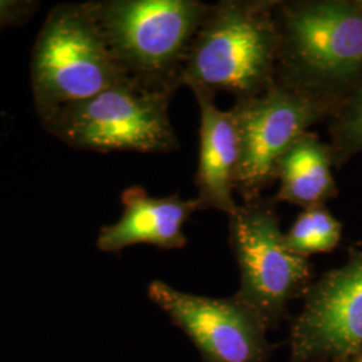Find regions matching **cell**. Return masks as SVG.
<instances>
[{
	"label": "cell",
	"instance_id": "3957f363",
	"mask_svg": "<svg viewBox=\"0 0 362 362\" xmlns=\"http://www.w3.org/2000/svg\"><path fill=\"white\" fill-rule=\"evenodd\" d=\"M121 73L149 88L176 93L209 4L200 0L89 1Z\"/></svg>",
	"mask_w": 362,
	"mask_h": 362
},
{
	"label": "cell",
	"instance_id": "4fadbf2b",
	"mask_svg": "<svg viewBox=\"0 0 362 362\" xmlns=\"http://www.w3.org/2000/svg\"><path fill=\"white\" fill-rule=\"evenodd\" d=\"M342 236V226L325 206L306 208L285 233L287 250L300 258L326 254L336 248Z\"/></svg>",
	"mask_w": 362,
	"mask_h": 362
},
{
	"label": "cell",
	"instance_id": "9c48e42d",
	"mask_svg": "<svg viewBox=\"0 0 362 362\" xmlns=\"http://www.w3.org/2000/svg\"><path fill=\"white\" fill-rule=\"evenodd\" d=\"M148 298L188 337L203 362H270L275 346L258 314L233 296L212 298L155 279Z\"/></svg>",
	"mask_w": 362,
	"mask_h": 362
},
{
	"label": "cell",
	"instance_id": "7a4b0ae2",
	"mask_svg": "<svg viewBox=\"0 0 362 362\" xmlns=\"http://www.w3.org/2000/svg\"><path fill=\"white\" fill-rule=\"evenodd\" d=\"M276 0H221L209 6L181 74V86L236 101L258 97L275 83L279 52Z\"/></svg>",
	"mask_w": 362,
	"mask_h": 362
},
{
	"label": "cell",
	"instance_id": "5b68a950",
	"mask_svg": "<svg viewBox=\"0 0 362 362\" xmlns=\"http://www.w3.org/2000/svg\"><path fill=\"white\" fill-rule=\"evenodd\" d=\"M30 79L40 121L127 79L106 46L89 1L58 4L47 13L31 52Z\"/></svg>",
	"mask_w": 362,
	"mask_h": 362
},
{
	"label": "cell",
	"instance_id": "6da1fadb",
	"mask_svg": "<svg viewBox=\"0 0 362 362\" xmlns=\"http://www.w3.org/2000/svg\"><path fill=\"white\" fill-rule=\"evenodd\" d=\"M275 83L336 109L362 79V10L354 0H276Z\"/></svg>",
	"mask_w": 362,
	"mask_h": 362
},
{
	"label": "cell",
	"instance_id": "7c38bea8",
	"mask_svg": "<svg viewBox=\"0 0 362 362\" xmlns=\"http://www.w3.org/2000/svg\"><path fill=\"white\" fill-rule=\"evenodd\" d=\"M333 167L329 144L310 130L303 133L276 164L275 180L279 181V189L272 202H286L303 209L325 206L337 194Z\"/></svg>",
	"mask_w": 362,
	"mask_h": 362
},
{
	"label": "cell",
	"instance_id": "e0dca14e",
	"mask_svg": "<svg viewBox=\"0 0 362 362\" xmlns=\"http://www.w3.org/2000/svg\"><path fill=\"white\" fill-rule=\"evenodd\" d=\"M356 362H362V358H360V360H358V361H356Z\"/></svg>",
	"mask_w": 362,
	"mask_h": 362
},
{
	"label": "cell",
	"instance_id": "8fae6325",
	"mask_svg": "<svg viewBox=\"0 0 362 362\" xmlns=\"http://www.w3.org/2000/svg\"><path fill=\"white\" fill-rule=\"evenodd\" d=\"M194 93L200 112L199 164L194 175L197 200L203 209H216L227 216L238 208L233 199L239 167V137L228 110L215 104V94L199 88Z\"/></svg>",
	"mask_w": 362,
	"mask_h": 362
},
{
	"label": "cell",
	"instance_id": "8992f818",
	"mask_svg": "<svg viewBox=\"0 0 362 362\" xmlns=\"http://www.w3.org/2000/svg\"><path fill=\"white\" fill-rule=\"evenodd\" d=\"M230 247L240 284L233 294L258 314L267 330H276L288 305L313 284L310 260L290 252L272 200L259 197L239 204L228 216Z\"/></svg>",
	"mask_w": 362,
	"mask_h": 362
},
{
	"label": "cell",
	"instance_id": "5bb4252c",
	"mask_svg": "<svg viewBox=\"0 0 362 362\" xmlns=\"http://www.w3.org/2000/svg\"><path fill=\"white\" fill-rule=\"evenodd\" d=\"M329 133L334 167L362 152V79L330 115Z\"/></svg>",
	"mask_w": 362,
	"mask_h": 362
},
{
	"label": "cell",
	"instance_id": "52a82bcc",
	"mask_svg": "<svg viewBox=\"0 0 362 362\" xmlns=\"http://www.w3.org/2000/svg\"><path fill=\"white\" fill-rule=\"evenodd\" d=\"M288 362L362 358V243L348 260L313 282L290 321Z\"/></svg>",
	"mask_w": 362,
	"mask_h": 362
},
{
	"label": "cell",
	"instance_id": "277c9868",
	"mask_svg": "<svg viewBox=\"0 0 362 362\" xmlns=\"http://www.w3.org/2000/svg\"><path fill=\"white\" fill-rule=\"evenodd\" d=\"M173 95L127 78L90 98L66 105L40 124L78 151L172 153L180 148L169 118Z\"/></svg>",
	"mask_w": 362,
	"mask_h": 362
},
{
	"label": "cell",
	"instance_id": "9a60e30c",
	"mask_svg": "<svg viewBox=\"0 0 362 362\" xmlns=\"http://www.w3.org/2000/svg\"><path fill=\"white\" fill-rule=\"evenodd\" d=\"M40 4L37 0H0V34L7 28L27 25Z\"/></svg>",
	"mask_w": 362,
	"mask_h": 362
},
{
	"label": "cell",
	"instance_id": "ba28073f",
	"mask_svg": "<svg viewBox=\"0 0 362 362\" xmlns=\"http://www.w3.org/2000/svg\"><path fill=\"white\" fill-rule=\"evenodd\" d=\"M228 112L240 149L235 191L246 203L262 197L275 181L279 158L333 107L274 83L258 97L236 101Z\"/></svg>",
	"mask_w": 362,
	"mask_h": 362
},
{
	"label": "cell",
	"instance_id": "30bf717a",
	"mask_svg": "<svg viewBox=\"0 0 362 362\" xmlns=\"http://www.w3.org/2000/svg\"><path fill=\"white\" fill-rule=\"evenodd\" d=\"M122 215L103 226L95 239V247L105 254H119L125 248L148 245L160 250H180L188 245L184 226L202 203L194 199H182L173 194L153 197L141 185L127 188L121 194Z\"/></svg>",
	"mask_w": 362,
	"mask_h": 362
},
{
	"label": "cell",
	"instance_id": "2e32d148",
	"mask_svg": "<svg viewBox=\"0 0 362 362\" xmlns=\"http://www.w3.org/2000/svg\"><path fill=\"white\" fill-rule=\"evenodd\" d=\"M354 3H356V6L362 10V0H354Z\"/></svg>",
	"mask_w": 362,
	"mask_h": 362
}]
</instances>
